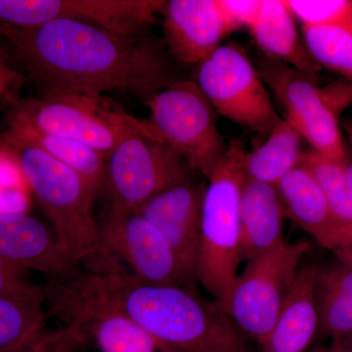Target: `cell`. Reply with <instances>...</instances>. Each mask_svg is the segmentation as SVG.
Segmentation results:
<instances>
[{"instance_id":"cell-14","label":"cell","mask_w":352,"mask_h":352,"mask_svg":"<svg viewBox=\"0 0 352 352\" xmlns=\"http://www.w3.org/2000/svg\"><path fill=\"white\" fill-rule=\"evenodd\" d=\"M204 191L189 179L154 197L138 210L170 245L177 261L182 284L197 280Z\"/></svg>"},{"instance_id":"cell-2","label":"cell","mask_w":352,"mask_h":352,"mask_svg":"<svg viewBox=\"0 0 352 352\" xmlns=\"http://www.w3.org/2000/svg\"><path fill=\"white\" fill-rule=\"evenodd\" d=\"M69 284L127 315L170 351L249 352L227 315L179 285L145 283L116 267L82 273Z\"/></svg>"},{"instance_id":"cell-33","label":"cell","mask_w":352,"mask_h":352,"mask_svg":"<svg viewBox=\"0 0 352 352\" xmlns=\"http://www.w3.org/2000/svg\"><path fill=\"white\" fill-rule=\"evenodd\" d=\"M333 252H335L340 261L352 266V241L346 245H342V247L338 248Z\"/></svg>"},{"instance_id":"cell-36","label":"cell","mask_w":352,"mask_h":352,"mask_svg":"<svg viewBox=\"0 0 352 352\" xmlns=\"http://www.w3.org/2000/svg\"><path fill=\"white\" fill-rule=\"evenodd\" d=\"M171 352H175V351H171Z\"/></svg>"},{"instance_id":"cell-17","label":"cell","mask_w":352,"mask_h":352,"mask_svg":"<svg viewBox=\"0 0 352 352\" xmlns=\"http://www.w3.org/2000/svg\"><path fill=\"white\" fill-rule=\"evenodd\" d=\"M275 188L285 214L322 247L333 252L349 243L346 231L336 220L323 192L309 171L298 166L289 171Z\"/></svg>"},{"instance_id":"cell-23","label":"cell","mask_w":352,"mask_h":352,"mask_svg":"<svg viewBox=\"0 0 352 352\" xmlns=\"http://www.w3.org/2000/svg\"><path fill=\"white\" fill-rule=\"evenodd\" d=\"M45 289L29 295L0 296V352H18L44 335Z\"/></svg>"},{"instance_id":"cell-21","label":"cell","mask_w":352,"mask_h":352,"mask_svg":"<svg viewBox=\"0 0 352 352\" xmlns=\"http://www.w3.org/2000/svg\"><path fill=\"white\" fill-rule=\"evenodd\" d=\"M318 333L333 340L352 337V266L338 261L317 273Z\"/></svg>"},{"instance_id":"cell-24","label":"cell","mask_w":352,"mask_h":352,"mask_svg":"<svg viewBox=\"0 0 352 352\" xmlns=\"http://www.w3.org/2000/svg\"><path fill=\"white\" fill-rule=\"evenodd\" d=\"M9 132L36 145L53 159L65 164L82 176L98 195L105 175L106 157L100 153L71 139L41 132L8 126Z\"/></svg>"},{"instance_id":"cell-5","label":"cell","mask_w":352,"mask_h":352,"mask_svg":"<svg viewBox=\"0 0 352 352\" xmlns=\"http://www.w3.org/2000/svg\"><path fill=\"white\" fill-rule=\"evenodd\" d=\"M7 124L71 139L106 159L131 135L141 134L163 141L150 120L138 119L102 94H52L20 99L11 107Z\"/></svg>"},{"instance_id":"cell-8","label":"cell","mask_w":352,"mask_h":352,"mask_svg":"<svg viewBox=\"0 0 352 352\" xmlns=\"http://www.w3.org/2000/svg\"><path fill=\"white\" fill-rule=\"evenodd\" d=\"M308 250L307 243L292 244L284 240L248 261L244 272L238 275L222 314L261 346L277 320Z\"/></svg>"},{"instance_id":"cell-22","label":"cell","mask_w":352,"mask_h":352,"mask_svg":"<svg viewBox=\"0 0 352 352\" xmlns=\"http://www.w3.org/2000/svg\"><path fill=\"white\" fill-rule=\"evenodd\" d=\"M302 140V135L287 120H281L268 134L265 142L245 154V177L276 186L300 164L303 154Z\"/></svg>"},{"instance_id":"cell-1","label":"cell","mask_w":352,"mask_h":352,"mask_svg":"<svg viewBox=\"0 0 352 352\" xmlns=\"http://www.w3.org/2000/svg\"><path fill=\"white\" fill-rule=\"evenodd\" d=\"M41 95L101 94L119 89L148 100L178 82L164 43L76 20L3 31Z\"/></svg>"},{"instance_id":"cell-29","label":"cell","mask_w":352,"mask_h":352,"mask_svg":"<svg viewBox=\"0 0 352 352\" xmlns=\"http://www.w3.org/2000/svg\"><path fill=\"white\" fill-rule=\"evenodd\" d=\"M220 8L234 30L248 29L258 19L263 0H219Z\"/></svg>"},{"instance_id":"cell-31","label":"cell","mask_w":352,"mask_h":352,"mask_svg":"<svg viewBox=\"0 0 352 352\" xmlns=\"http://www.w3.org/2000/svg\"><path fill=\"white\" fill-rule=\"evenodd\" d=\"M25 78L0 55V109L12 107L20 100L19 92Z\"/></svg>"},{"instance_id":"cell-34","label":"cell","mask_w":352,"mask_h":352,"mask_svg":"<svg viewBox=\"0 0 352 352\" xmlns=\"http://www.w3.org/2000/svg\"><path fill=\"white\" fill-rule=\"evenodd\" d=\"M344 166L347 179H349L352 186V160H349V157H347L346 163H344Z\"/></svg>"},{"instance_id":"cell-18","label":"cell","mask_w":352,"mask_h":352,"mask_svg":"<svg viewBox=\"0 0 352 352\" xmlns=\"http://www.w3.org/2000/svg\"><path fill=\"white\" fill-rule=\"evenodd\" d=\"M319 265L300 268L263 352H307L318 333L316 285Z\"/></svg>"},{"instance_id":"cell-11","label":"cell","mask_w":352,"mask_h":352,"mask_svg":"<svg viewBox=\"0 0 352 352\" xmlns=\"http://www.w3.org/2000/svg\"><path fill=\"white\" fill-rule=\"evenodd\" d=\"M266 87L272 90L285 110V120L314 151L346 163V148L339 122L326 103L318 78L292 68L288 65L261 53L256 65Z\"/></svg>"},{"instance_id":"cell-9","label":"cell","mask_w":352,"mask_h":352,"mask_svg":"<svg viewBox=\"0 0 352 352\" xmlns=\"http://www.w3.org/2000/svg\"><path fill=\"white\" fill-rule=\"evenodd\" d=\"M190 170L170 145L135 134L124 139L106 159L100 193L109 207L138 210L154 197L189 180Z\"/></svg>"},{"instance_id":"cell-10","label":"cell","mask_w":352,"mask_h":352,"mask_svg":"<svg viewBox=\"0 0 352 352\" xmlns=\"http://www.w3.org/2000/svg\"><path fill=\"white\" fill-rule=\"evenodd\" d=\"M163 0H0V32L27 31L56 20H76L124 36L144 34Z\"/></svg>"},{"instance_id":"cell-27","label":"cell","mask_w":352,"mask_h":352,"mask_svg":"<svg viewBox=\"0 0 352 352\" xmlns=\"http://www.w3.org/2000/svg\"><path fill=\"white\" fill-rule=\"evenodd\" d=\"M302 27L352 25L351 0H285Z\"/></svg>"},{"instance_id":"cell-26","label":"cell","mask_w":352,"mask_h":352,"mask_svg":"<svg viewBox=\"0 0 352 352\" xmlns=\"http://www.w3.org/2000/svg\"><path fill=\"white\" fill-rule=\"evenodd\" d=\"M302 39L314 61L352 80V25L302 27Z\"/></svg>"},{"instance_id":"cell-4","label":"cell","mask_w":352,"mask_h":352,"mask_svg":"<svg viewBox=\"0 0 352 352\" xmlns=\"http://www.w3.org/2000/svg\"><path fill=\"white\" fill-rule=\"evenodd\" d=\"M245 154L242 139L228 143L226 154L208 178L201 201L196 279L214 298L212 307L221 314L243 261L240 204Z\"/></svg>"},{"instance_id":"cell-3","label":"cell","mask_w":352,"mask_h":352,"mask_svg":"<svg viewBox=\"0 0 352 352\" xmlns=\"http://www.w3.org/2000/svg\"><path fill=\"white\" fill-rule=\"evenodd\" d=\"M0 144L15 157L69 258L80 264L104 256L98 223L92 212L97 194L82 176L8 131L0 138Z\"/></svg>"},{"instance_id":"cell-30","label":"cell","mask_w":352,"mask_h":352,"mask_svg":"<svg viewBox=\"0 0 352 352\" xmlns=\"http://www.w3.org/2000/svg\"><path fill=\"white\" fill-rule=\"evenodd\" d=\"M25 271L0 258V296L29 295L39 291L41 288L28 281Z\"/></svg>"},{"instance_id":"cell-32","label":"cell","mask_w":352,"mask_h":352,"mask_svg":"<svg viewBox=\"0 0 352 352\" xmlns=\"http://www.w3.org/2000/svg\"><path fill=\"white\" fill-rule=\"evenodd\" d=\"M310 352H352V337L346 339L333 340L330 346L314 349Z\"/></svg>"},{"instance_id":"cell-13","label":"cell","mask_w":352,"mask_h":352,"mask_svg":"<svg viewBox=\"0 0 352 352\" xmlns=\"http://www.w3.org/2000/svg\"><path fill=\"white\" fill-rule=\"evenodd\" d=\"M45 298L101 352H171L127 315L80 295L71 285L53 283L45 289Z\"/></svg>"},{"instance_id":"cell-15","label":"cell","mask_w":352,"mask_h":352,"mask_svg":"<svg viewBox=\"0 0 352 352\" xmlns=\"http://www.w3.org/2000/svg\"><path fill=\"white\" fill-rule=\"evenodd\" d=\"M0 258L43 272L55 283H68L82 274L54 231L24 212H0Z\"/></svg>"},{"instance_id":"cell-25","label":"cell","mask_w":352,"mask_h":352,"mask_svg":"<svg viewBox=\"0 0 352 352\" xmlns=\"http://www.w3.org/2000/svg\"><path fill=\"white\" fill-rule=\"evenodd\" d=\"M298 166L309 171L320 187L331 212L352 241V186L344 163L333 161L311 150L303 153Z\"/></svg>"},{"instance_id":"cell-35","label":"cell","mask_w":352,"mask_h":352,"mask_svg":"<svg viewBox=\"0 0 352 352\" xmlns=\"http://www.w3.org/2000/svg\"><path fill=\"white\" fill-rule=\"evenodd\" d=\"M342 126H344V131L346 132L347 138H349V142H351L352 146V119L346 120V122H344Z\"/></svg>"},{"instance_id":"cell-19","label":"cell","mask_w":352,"mask_h":352,"mask_svg":"<svg viewBox=\"0 0 352 352\" xmlns=\"http://www.w3.org/2000/svg\"><path fill=\"white\" fill-rule=\"evenodd\" d=\"M285 214L274 186L245 177L240 204L243 261H251L283 242Z\"/></svg>"},{"instance_id":"cell-6","label":"cell","mask_w":352,"mask_h":352,"mask_svg":"<svg viewBox=\"0 0 352 352\" xmlns=\"http://www.w3.org/2000/svg\"><path fill=\"white\" fill-rule=\"evenodd\" d=\"M196 82L215 112L261 139L281 122L258 68L238 43L220 45L201 61Z\"/></svg>"},{"instance_id":"cell-7","label":"cell","mask_w":352,"mask_h":352,"mask_svg":"<svg viewBox=\"0 0 352 352\" xmlns=\"http://www.w3.org/2000/svg\"><path fill=\"white\" fill-rule=\"evenodd\" d=\"M151 124L191 170L210 177L227 146L214 107L196 82L180 80L145 101Z\"/></svg>"},{"instance_id":"cell-28","label":"cell","mask_w":352,"mask_h":352,"mask_svg":"<svg viewBox=\"0 0 352 352\" xmlns=\"http://www.w3.org/2000/svg\"><path fill=\"white\" fill-rule=\"evenodd\" d=\"M85 339L78 325L68 323L63 329L44 333L32 346L18 352H75Z\"/></svg>"},{"instance_id":"cell-16","label":"cell","mask_w":352,"mask_h":352,"mask_svg":"<svg viewBox=\"0 0 352 352\" xmlns=\"http://www.w3.org/2000/svg\"><path fill=\"white\" fill-rule=\"evenodd\" d=\"M161 14L166 51L183 64L200 63L235 31L219 0H170Z\"/></svg>"},{"instance_id":"cell-20","label":"cell","mask_w":352,"mask_h":352,"mask_svg":"<svg viewBox=\"0 0 352 352\" xmlns=\"http://www.w3.org/2000/svg\"><path fill=\"white\" fill-rule=\"evenodd\" d=\"M249 31L264 55L318 78L321 67L308 52L285 0H263L258 19Z\"/></svg>"},{"instance_id":"cell-12","label":"cell","mask_w":352,"mask_h":352,"mask_svg":"<svg viewBox=\"0 0 352 352\" xmlns=\"http://www.w3.org/2000/svg\"><path fill=\"white\" fill-rule=\"evenodd\" d=\"M98 227L104 256L124 261L134 277L149 284L182 283L170 245L138 210L108 207Z\"/></svg>"}]
</instances>
